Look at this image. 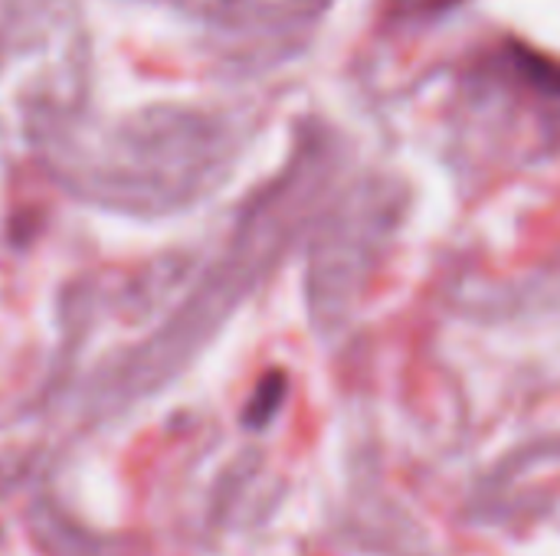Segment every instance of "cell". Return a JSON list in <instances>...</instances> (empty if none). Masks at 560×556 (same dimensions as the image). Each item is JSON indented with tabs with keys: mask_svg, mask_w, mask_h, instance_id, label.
I'll list each match as a JSON object with an SVG mask.
<instances>
[{
	"mask_svg": "<svg viewBox=\"0 0 560 556\" xmlns=\"http://www.w3.org/2000/svg\"><path fill=\"white\" fill-rule=\"evenodd\" d=\"M518 59H522L528 79H532L538 88H545V92H560V66L541 59V56H535V52H525V49L518 52Z\"/></svg>",
	"mask_w": 560,
	"mask_h": 556,
	"instance_id": "cell-1",
	"label": "cell"
}]
</instances>
